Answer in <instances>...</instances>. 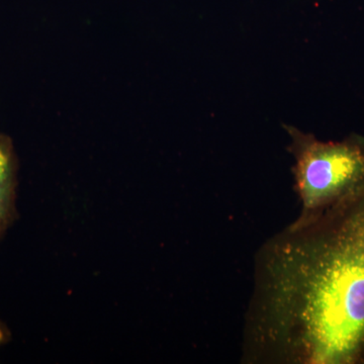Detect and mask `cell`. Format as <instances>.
Here are the masks:
<instances>
[{"label":"cell","instance_id":"obj_1","mask_svg":"<svg viewBox=\"0 0 364 364\" xmlns=\"http://www.w3.org/2000/svg\"><path fill=\"white\" fill-rule=\"evenodd\" d=\"M242 334L247 364H364V193L261 245Z\"/></svg>","mask_w":364,"mask_h":364},{"label":"cell","instance_id":"obj_3","mask_svg":"<svg viewBox=\"0 0 364 364\" xmlns=\"http://www.w3.org/2000/svg\"><path fill=\"white\" fill-rule=\"evenodd\" d=\"M18 158L9 136L0 134V238L18 218Z\"/></svg>","mask_w":364,"mask_h":364},{"label":"cell","instance_id":"obj_2","mask_svg":"<svg viewBox=\"0 0 364 364\" xmlns=\"http://www.w3.org/2000/svg\"><path fill=\"white\" fill-rule=\"evenodd\" d=\"M294 157V188L301 210L291 224L303 226L328 210L364 193V138L321 141L284 124Z\"/></svg>","mask_w":364,"mask_h":364},{"label":"cell","instance_id":"obj_4","mask_svg":"<svg viewBox=\"0 0 364 364\" xmlns=\"http://www.w3.org/2000/svg\"><path fill=\"white\" fill-rule=\"evenodd\" d=\"M11 339V333L4 323L0 322V346L6 344Z\"/></svg>","mask_w":364,"mask_h":364}]
</instances>
